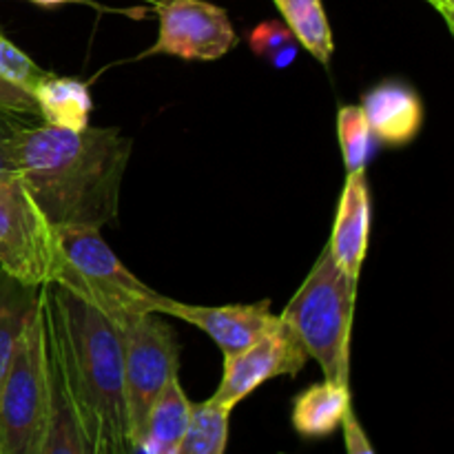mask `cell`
Instances as JSON below:
<instances>
[{"mask_svg": "<svg viewBox=\"0 0 454 454\" xmlns=\"http://www.w3.org/2000/svg\"><path fill=\"white\" fill-rule=\"evenodd\" d=\"M362 111L372 137L386 146H406L424 127V102L419 93L403 82L375 84L362 96Z\"/></svg>", "mask_w": 454, "mask_h": 454, "instance_id": "obj_12", "label": "cell"}, {"mask_svg": "<svg viewBox=\"0 0 454 454\" xmlns=\"http://www.w3.org/2000/svg\"><path fill=\"white\" fill-rule=\"evenodd\" d=\"M47 74L49 71H44L35 60H31L20 47H16V44L0 31V78L27 89V91H34L35 84H38Z\"/></svg>", "mask_w": 454, "mask_h": 454, "instance_id": "obj_22", "label": "cell"}, {"mask_svg": "<svg viewBox=\"0 0 454 454\" xmlns=\"http://www.w3.org/2000/svg\"><path fill=\"white\" fill-rule=\"evenodd\" d=\"M337 137H340L341 158L346 173L366 171L368 155H371L372 133L366 122L362 106L344 105L337 111Z\"/></svg>", "mask_w": 454, "mask_h": 454, "instance_id": "obj_20", "label": "cell"}, {"mask_svg": "<svg viewBox=\"0 0 454 454\" xmlns=\"http://www.w3.org/2000/svg\"><path fill=\"white\" fill-rule=\"evenodd\" d=\"M371 213V189H368L366 171L346 173L344 189L337 204L335 226H333L326 247L335 264L353 284L359 282L364 257L368 253Z\"/></svg>", "mask_w": 454, "mask_h": 454, "instance_id": "obj_11", "label": "cell"}, {"mask_svg": "<svg viewBox=\"0 0 454 454\" xmlns=\"http://www.w3.org/2000/svg\"><path fill=\"white\" fill-rule=\"evenodd\" d=\"M341 430H344L346 454H375L371 439H368L366 430H364L362 424H359L353 408L346 412L344 421H341Z\"/></svg>", "mask_w": 454, "mask_h": 454, "instance_id": "obj_25", "label": "cell"}, {"mask_svg": "<svg viewBox=\"0 0 454 454\" xmlns=\"http://www.w3.org/2000/svg\"><path fill=\"white\" fill-rule=\"evenodd\" d=\"M0 109L12 111V114L25 115V118H38V105H35L34 96L27 89L18 87V84L9 82V80L0 78Z\"/></svg>", "mask_w": 454, "mask_h": 454, "instance_id": "obj_24", "label": "cell"}, {"mask_svg": "<svg viewBox=\"0 0 454 454\" xmlns=\"http://www.w3.org/2000/svg\"><path fill=\"white\" fill-rule=\"evenodd\" d=\"M229 408L213 399L193 403L182 454H224L229 443Z\"/></svg>", "mask_w": 454, "mask_h": 454, "instance_id": "obj_19", "label": "cell"}, {"mask_svg": "<svg viewBox=\"0 0 454 454\" xmlns=\"http://www.w3.org/2000/svg\"><path fill=\"white\" fill-rule=\"evenodd\" d=\"M251 51L275 69H286L300 53V43L284 20L260 22L248 35Z\"/></svg>", "mask_w": 454, "mask_h": 454, "instance_id": "obj_21", "label": "cell"}, {"mask_svg": "<svg viewBox=\"0 0 454 454\" xmlns=\"http://www.w3.org/2000/svg\"><path fill=\"white\" fill-rule=\"evenodd\" d=\"M273 3L288 29L295 34L300 47L306 49L319 65H331L335 40L322 0H273Z\"/></svg>", "mask_w": 454, "mask_h": 454, "instance_id": "obj_17", "label": "cell"}, {"mask_svg": "<svg viewBox=\"0 0 454 454\" xmlns=\"http://www.w3.org/2000/svg\"><path fill=\"white\" fill-rule=\"evenodd\" d=\"M38 105L40 122L51 127L82 131L89 127L93 98L84 80L47 74L31 91Z\"/></svg>", "mask_w": 454, "mask_h": 454, "instance_id": "obj_14", "label": "cell"}, {"mask_svg": "<svg viewBox=\"0 0 454 454\" xmlns=\"http://www.w3.org/2000/svg\"><path fill=\"white\" fill-rule=\"evenodd\" d=\"M60 266L53 282L96 306L118 328L158 313L162 293L146 286L120 262L98 229H60Z\"/></svg>", "mask_w": 454, "mask_h": 454, "instance_id": "obj_4", "label": "cell"}, {"mask_svg": "<svg viewBox=\"0 0 454 454\" xmlns=\"http://www.w3.org/2000/svg\"><path fill=\"white\" fill-rule=\"evenodd\" d=\"M27 3H34L38 4V7H62V4H87V7H93V9H105L102 4H98L96 0H27Z\"/></svg>", "mask_w": 454, "mask_h": 454, "instance_id": "obj_27", "label": "cell"}, {"mask_svg": "<svg viewBox=\"0 0 454 454\" xmlns=\"http://www.w3.org/2000/svg\"><path fill=\"white\" fill-rule=\"evenodd\" d=\"M47 340V337H44ZM49 368H51V419H49L47 437H44L40 454H89L82 430L75 419L69 393H67L65 377L47 344Z\"/></svg>", "mask_w": 454, "mask_h": 454, "instance_id": "obj_18", "label": "cell"}, {"mask_svg": "<svg viewBox=\"0 0 454 454\" xmlns=\"http://www.w3.org/2000/svg\"><path fill=\"white\" fill-rule=\"evenodd\" d=\"M158 315H171L207 333L224 357L251 346L278 319V315L270 313V300L255 301V304L193 306L167 295L160 301Z\"/></svg>", "mask_w": 454, "mask_h": 454, "instance_id": "obj_10", "label": "cell"}, {"mask_svg": "<svg viewBox=\"0 0 454 454\" xmlns=\"http://www.w3.org/2000/svg\"><path fill=\"white\" fill-rule=\"evenodd\" d=\"M51 419L43 306L22 333L0 388V454H40Z\"/></svg>", "mask_w": 454, "mask_h": 454, "instance_id": "obj_5", "label": "cell"}, {"mask_svg": "<svg viewBox=\"0 0 454 454\" xmlns=\"http://www.w3.org/2000/svg\"><path fill=\"white\" fill-rule=\"evenodd\" d=\"M433 9H437L439 16L446 20L448 29H454V0H426Z\"/></svg>", "mask_w": 454, "mask_h": 454, "instance_id": "obj_26", "label": "cell"}, {"mask_svg": "<svg viewBox=\"0 0 454 454\" xmlns=\"http://www.w3.org/2000/svg\"><path fill=\"white\" fill-rule=\"evenodd\" d=\"M34 122H40V120L0 109V177L13 176V140L22 129Z\"/></svg>", "mask_w": 454, "mask_h": 454, "instance_id": "obj_23", "label": "cell"}, {"mask_svg": "<svg viewBox=\"0 0 454 454\" xmlns=\"http://www.w3.org/2000/svg\"><path fill=\"white\" fill-rule=\"evenodd\" d=\"M153 9L160 22L158 40L140 58L176 56L211 62L238 44L229 13L208 0H160Z\"/></svg>", "mask_w": 454, "mask_h": 454, "instance_id": "obj_8", "label": "cell"}, {"mask_svg": "<svg viewBox=\"0 0 454 454\" xmlns=\"http://www.w3.org/2000/svg\"><path fill=\"white\" fill-rule=\"evenodd\" d=\"M142 3H146V4H151V7H153V4H158L160 0H142Z\"/></svg>", "mask_w": 454, "mask_h": 454, "instance_id": "obj_28", "label": "cell"}, {"mask_svg": "<svg viewBox=\"0 0 454 454\" xmlns=\"http://www.w3.org/2000/svg\"><path fill=\"white\" fill-rule=\"evenodd\" d=\"M131 146L118 127L69 131L34 122L13 140V173L56 231H100L118 217Z\"/></svg>", "mask_w": 454, "mask_h": 454, "instance_id": "obj_1", "label": "cell"}, {"mask_svg": "<svg viewBox=\"0 0 454 454\" xmlns=\"http://www.w3.org/2000/svg\"><path fill=\"white\" fill-rule=\"evenodd\" d=\"M309 362L293 328L278 315L273 326L251 346L224 357V371L213 402L233 411L238 403L275 377H295Z\"/></svg>", "mask_w": 454, "mask_h": 454, "instance_id": "obj_9", "label": "cell"}, {"mask_svg": "<svg viewBox=\"0 0 454 454\" xmlns=\"http://www.w3.org/2000/svg\"><path fill=\"white\" fill-rule=\"evenodd\" d=\"M58 231L38 211L18 176L0 177V270L31 286L56 279Z\"/></svg>", "mask_w": 454, "mask_h": 454, "instance_id": "obj_7", "label": "cell"}, {"mask_svg": "<svg viewBox=\"0 0 454 454\" xmlns=\"http://www.w3.org/2000/svg\"><path fill=\"white\" fill-rule=\"evenodd\" d=\"M353 408L350 386L324 380L300 393L293 402V428L304 439H324L341 428L346 412Z\"/></svg>", "mask_w": 454, "mask_h": 454, "instance_id": "obj_15", "label": "cell"}, {"mask_svg": "<svg viewBox=\"0 0 454 454\" xmlns=\"http://www.w3.org/2000/svg\"><path fill=\"white\" fill-rule=\"evenodd\" d=\"M122 372L129 434L136 450L146 415L180 372V341L162 315L146 313L124 328Z\"/></svg>", "mask_w": 454, "mask_h": 454, "instance_id": "obj_6", "label": "cell"}, {"mask_svg": "<svg viewBox=\"0 0 454 454\" xmlns=\"http://www.w3.org/2000/svg\"><path fill=\"white\" fill-rule=\"evenodd\" d=\"M38 309L40 286H31L0 270V388L12 366L18 341Z\"/></svg>", "mask_w": 454, "mask_h": 454, "instance_id": "obj_16", "label": "cell"}, {"mask_svg": "<svg viewBox=\"0 0 454 454\" xmlns=\"http://www.w3.org/2000/svg\"><path fill=\"white\" fill-rule=\"evenodd\" d=\"M44 337L89 454H136L129 434L122 328L56 282L40 286Z\"/></svg>", "mask_w": 454, "mask_h": 454, "instance_id": "obj_2", "label": "cell"}, {"mask_svg": "<svg viewBox=\"0 0 454 454\" xmlns=\"http://www.w3.org/2000/svg\"><path fill=\"white\" fill-rule=\"evenodd\" d=\"M357 284L335 264L328 247L279 317L293 328L306 355L319 364L324 380L350 386V331Z\"/></svg>", "mask_w": 454, "mask_h": 454, "instance_id": "obj_3", "label": "cell"}, {"mask_svg": "<svg viewBox=\"0 0 454 454\" xmlns=\"http://www.w3.org/2000/svg\"><path fill=\"white\" fill-rule=\"evenodd\" d=\"M191 406L193 403L186 397L180 377L168 381V386L146 415L136 450L145 454H182L191 419Z\"/></svg>", "mask_w": 454, "mask_h": 454, "instance_id": "obj_13", "label": "cell"}]
</instances>
